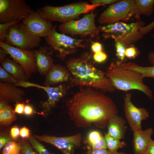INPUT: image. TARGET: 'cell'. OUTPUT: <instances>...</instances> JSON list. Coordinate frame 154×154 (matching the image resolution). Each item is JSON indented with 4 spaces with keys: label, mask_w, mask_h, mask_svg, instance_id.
<instances>
[{
    "label": "cell",
    "mask_w": 154,
    "mask_h": 154,
    "mask_svg": "<svg viewBox=\"0 0 154 154\" xmlns=\"http://www.w3.org/2000/svg\"><path fill=\"white\" fill-rule=\"evenodd\" d=\"M70 119L79 128L93 124L104 128L109 120L117 115L118 110L112 99L90 88L81 89L66 102Z\"/></svg>",
    "instance_id": "1"
},
{
    "label": "cell",
    "mask_w": 154,
    "mask_h": 154,
    "mask_svg": "<svg viewBox=\"0 0 154 154\" xmlns=\"http://www.w3.org/2000/svg\"><path fill=\"white\" fill-rule=\"evenodd\" d=\"M88 56L70 59L66 66L76 85L92 87L104 92H113L115 88L106 73L95 68Z\"/></svg>",
    "instance_id": "2"
},
{
    "label": "cell",
    "mask_w": 154,
    "mask_h": 154,
    "mask_svg": "<svg viewBox=\"0 0 154 154\" xmlns=\"http://www.w3.org/2000/svg\"><path fill=\"white\" fill-rule=\"evenodd\" d=\"M106 73L115 89L125 91L138 90L153 99L152 91L143 82L144 77L137 72L123 68L119 61L112 62Z\"/></svg>",
    "instance_id": "3"
},
{
    "label": "cell",
    "mask_w": 154,
    "mask_h": 154,
    "mask_svg": "<svg viewBox=\"0 0 154 154\" xmlns=\"http://www.w3.org/2000/svg\"><path fill=\"white\" fill-rule=\"evenodd\" d=\"M101 6L104 5H93L86 3L59 6L46 5L38 9L37 11L42 17L49 22L57 21L63 23L74 20L80 15L89 12Z\"/></svg>",
    "instance_id": "4"
},
{
    "label": "cell",
    "mask_w": 154,
    "mask_h": 154,
    "mask_svg": "<svg viewBox=\"0 0 154 154\" xmlns=\"http://www.w3.org/2000/svg\"><path fill=\"white\" fill-rule=\"evenodd\" d=\"M140 15L135 0H123L110 5L101 14L98 21L107 25L120 21H127L133 18L139 19Z\"/></svg>",
    "instance_id": "5"
},
{
    "label": "cell",
    "mask_w": 154,
    "mask_h": 154,
    "mask_svg": "<svg viewBox=\"0 0 154 154\" xmlns=\"http://www.w3.org/2000/svg\"><path fill=\"white\" fill-rule=\"evenodd\" d=\"M141 27L137 22L126 23L119 21L101 27L99 29L103 33L105 38H112L125 46L134 42L143 35L140 31Z\"/></svg>",
    "instance_id": "6"
},
{
    "label": "cell",
    "mask_w": 154,
    "mask_h": 154,
    "mask_svg": "<svg viewBox=\"0 0 154 154\" xmlns=\"http://www.w3.org/2000/svg\"><path fill=\"white\" fill-rule=\"evenodd\" d=\"M56 28V26H54L44 38L48 45L60 59H64L67 55L74 52L78 48L85 47V40L73 38L65 34L58 33Z\"/></svg>",
    "instance_id": "7"
},
{
    "label": "cell",
    "mask_w": 154,
    "mask_h": 154,
    "mask_svg": "<svg viewBox=\"0 0 154 154\" xmlns=\"http://www.w3.org/2000/svg\"><path fill=\"white\" fill-rule=\"evenodd\" d=\"M41 42V38L31 33L20 22L10 28L3 42L12 46L31 50L39 46Z\"/></svg>",
    "instance_id": "8"
},
{
    "label": "cell",
    "mask_w": 154,
    "mask_h": 154,
    "mask_svg": "<svg viewBox=\"0 0 154 154\" xmlns=\"http://www.w3.org/2000/svg\"><path fill=\"white\" fill-rule=\"evenodd\" d=\"M96 15L91 12L85 15L79 20H72L62 23L59 26V29L64 34L95 37L98 35L99 31L95 23Z\"/></svg>",
    "instance_id": "9"
},
{
    "label": "cell",
    "mask_w": 154,
    "mask_h": 154,
    "mask_svg": "<svg viewBox=\"0 0 154 154\" xmlns=\"http://www.w3.org/2000/svg\"><path fill=\"white\" fill-rule=\"evenodd\" d=\"M33 11L24 0H0V23L20 21Z\"/></svg>",
    "instance_id": "10"
},
{
    "label": "cell",
    "mask_w": 154,
    "mask_h": 154,
    "mask_svg": "<svg viewBox=\"0 0 154 154\" xmlns=\"http://www.w3.org/2000/svg\"><path fill=\"white\" fill-rule=\"evenodd\" d=\"M0 46L23 67L28 79L37 72L36 58L32 50H24L12 46L2 41H0Z\"/></svg>",
    "instance_id": "11"
},
{
    "label": "cell",
    "mask_w": 154,
    "mask_h": 154,
    "mask_svg": "<svg viewBox=\"0 0 154 154\" xmlns=\"http://www.w3.org/2000/svg\"><path fill=\"white\" fill-rule=\"evenodd\" d=\"M38 141L51 144L61 151L63 154H74V151L81 145L82 134L78 133L63 137L43 135L34 137Z\"/></svg>",
    "instance_id": "12"
},
{
    "label": "cell",
    "mask_w": 154,
    "mask_h": 154,
    "mask_svg": "<svg viewBox=\"0 0 154 154\" xmlns=\"http://www.w3.org/2000/svg\"><path fill=\"white\" fill-rule=\"evenodd\" d=\"M131 93L124 96V110L125 117L131 130L133 131L142 129L141 121L149 117V113L145 108H138L131 101Z\"/></svg>",
    "instance_id": "13"
},
{
    "label": "cell",
    "mask_w": 154,
    "mask_h": 154,
    "mask_svg": "<svg viewBox=\"0 0 154 154\" xmlns=\"http://www.w3.org/2000/svg\"><path fill=\"white\" fill-rule=\"evenodd\" d=\"M16 86L27 88L34 87L43 89L47 94V100L42 104V106L44 111L48 112L55 107L57 102L65 95L66 90L65 86L60 85L58 86L51 87L43 86L28 81H18L15 84Z\"/></svg>",
    "instance_id": "14"
},
{
    "label": "cell",
    "mask_w": 154,
    "mask_h": 154,
    "mask_svg": "<svg viewBox=\"0 0 154 154\" xmlns=\"http://www.w3.org/2000/svg\"><path fill=\"white\" fill-rule=\"evenodd\" d=\"M22 22L31 33L40 38L46 37L53 27L51 22L34 11L23 19Z\"/></svg>",
    "instance_id": "15"
},
{
    "label": "cell",
    "mask_w": 154,
    "mask_h": 154,
    "mask_svg": "<svg viewBox=\"0 0 154 154\" xmlns=\"http://www.w3.org/2000/svg\"><path fill=\"white\" fill-rule=\"evenodd\" d=\"M32 50L36 58L37 71L40 75H46L54 64L52 57L54 51L46 45Z\"/></svg>",
    "instance_id": "16"
},
{
    "label": "cell",
    "mask_w": 154,
    "mask_h": 154,
    "mask_svg": "<svg viewBox=\"0 0 154 154\" xmlns=\"http://www.w3.org/2000/svg\"><path fill=\"white\" fill-rule=\"evenodd\" d=\"M25 91L14 84L0 82V100L8 103L22 102Z\"/></svg>",
    "instance_id": "17"
},
{
    "label": "cell",
    "mask_w": 154,
    "mask_h": 154,
    "mask_svg": "<svg viewBox=\"0 0 154 154\" xmlns=\"http://www.w3.org/2000/svg\"><path fill=\"white\" fill-rule=\"evenodd\" d=\"M154 133L152 128H149L133 131V145L134 154H144Z\"/></svg>",
    "instance_id": "18"
},
{
    "label": "cell",
    "mask_w": 154,
    "mask_h": 154,
    "mask_svg": "<svg viewBox=\"0 0 154 154\" xmlns=\"http://www.w3.org/2000/svg\"><path fill=\"white\" fill-rule=\"evenodd\" d=\"M68 70L60 65L54 64L46 75L44 84L50 86L67 81L70 76Z\"/></svg>",
    "instance_id": "19"
},
{
    "label": "cell",
    "mask_w": 154,
    "mask_h": 154,
    "mask_svg": "<svg viewBox=\"0 0 154 154\" xmlns=\"http://www.w3.org/2000/svg\"><path fill=\"white\" fill-rule=\"evenodd\" d=\"M126 121L121 117L116 115L110 118L107 123L108 133L120 140L124 137L127 129Z\"/></svg>",
    "instance_id": "20"
},
{
    "label": "cell",
    "mask_w": 154,
    "mask_h": 154,
    "mask_svg": "<svg viewBox=\"0 0 154 154\" xmlns=\"http://www.w3.org/2000/svg\"><path fill=\"white\" fill-rule=\"evenodd\" d=\"M1 66L18 81H28V79L23 67L11 58L7 57Z\"/></svg>",
    "instance_id": "21"
},
{
    "label": "cell",
    "mask_w": 154,
    "mask_h": 154,
    "mask_svg": "<svg viewBox=\"0 0 154 154\" xmlns=\"http://www.w3.org/2000/svg\"><path fill=\"white\" fill-rule=\"evenodd\" d=\"M0 123L5 126L9 125L17 119L12 106L7 102L0 100Z\"/></svg>",
    "instance_id": "22"
},
{
    "label": "cell",
    "mask_w": 154,
    "mask_h": 154,
    "mask_svg": "<svg viewBox=\"0 0 154 154\" xmlns=\"http://www.w3.org/2000/svg\"><path fill=\"white\" fill-rule=\"evenodd\" d=\"M123 68L137 72L145 77L154 78V65L151 66H142L132 62H120Z\"/></svg>",
    "instance_id": "23"
},
{
    "label": "cell",
    "mask_w": 154,
    "mask_h": 154,
    "mask_svg": "<svg viewBox=\"0 0 154 154\" xmlns=\"http://www.w3.org/2000/svg\"><path fill=\"white\" fill-rule=\"evenodd\" d=\"M104 137L105 140L107 149L110 152L113 153L117 151V150L125 147L126 143L123 141H121L109 134L105 133Z\"/></svg>",
    "instance_id": "24"
},
{
    "label": "cell",
    "mask_w": 154,
    "mask_h": 154,
    "mask_svg": "<svg viewBox=\"0 0 154 154\" xmlns=\"http://www.w3.org/2000/svg\"><path fill=\"white\" fill-rule=\"evenodd\" d=\"M140 13L147 16H151L153 13L154 0H135Z\"/></svg>",
    "instance_id": "25"
},
{
    "label": "cell",
    "mask_w": 154,
    "mask_h": 154,
    "mask_svg": "<svg viewBox=\"0 0 154 154\" xmlns=\"http://www.w3.org/2000/svg\"><path fill=\"white\" fill-rule=\"evenodd\" d=\"M21 149V143L11 141L3 147L1 154H20Z\"/></svg>",
    "instance_id": "26"
},
{
    "label": "cell",
    "mask_w": 154,
    "mask_h": 154,
    "mask_svg": "<svg viewBox=\"0 0 154 154\" xmlns=\"http://www.w3.org/2000/svg\"><path fill=\"white\" fill-rule=\"evenodd\" d=\"M28 140L38 154H51L34 137H30L28 139Z\"/></svg>",
    "instance_id": "27"
},
{
    "label": "cell",
    "mask_w": 154,
    "mask_h": 154,
    "mask_svg": "<svg viewBox=\"0 0 154 154\" xmlns=\"http://www.w3.org/2000/svg\"><path fill=\"white\" fill-rule=\"evenodd\" d=\"M103 136L101 133L97 130H93L87 135L85 143L90 147L97 142Z\"/></svg>",
    "instance_id": "28"
},
{
    "label": "cell",
    "mask_w": 154,
    "mask_h": 154,
    "mask_svg": "<svg viewBox=\"0 0 154 154\" xmlns=\"http://www.w3.org/2000/svg\"><path fill=\"white\" fill-rule=\"evenodd\" d=\"M0 82L15 84L18 81L8 72L5 70L1 65L0 66Z\"/></svg>",
    "instance_id": "29"
},
{
    "label": "cell",
    "mask_w": 154,
    "mask_h": 154,
    "mask_svg": "<svg viewBox=\"0 0 154 154\" xmlns=\"http://www.w3.org/2000/svg\"><path fill=\"white\" fill-rule=\"evenodd\" d=\"M14 21L0 24V41L4 42L10 28L13 25L20 22Z\"/></svg>",
    "instance_id": "30"
},
{
    "label": "cell",
    "mask_w": 154,
    "mask_h": 154,
    "mask_svg": "<svg viewBox=\"0 0 154 154\" xmlns=\"http://www.w3.org/2000/svg\"><path fill=\"white\" fill-rule=\"evenodd\" d=\"M116 55L121 62H123L125 58V46L119 41L116 42Z\"/></svg>",
    "instance_id": "31"
},
{
    "label": "cell",
    "mask_w": 154,
    "mask_h": 154,
    "mask_svg": "<svg viewBox=\"0 0 154 154\" xmlns=\"http://www.w3.org/2000/svg\"><path fill=\"white\" fill-rule=\"evenodd\" d=\"M22 154H38L35 152L28 141L23 139L21 142Z\"/></svg>",
    "instance_id": "32"
},
{
    "label": "cell",
    "mask_w": 154,
    "mask_h": 154,
    "mask_svg": "<svg viewBox=\"0 0 154 154\" xmlns=\"http://www.w3.org/2000/svg\"><path fill=\"white\" fill-rule=\"evenodd\" d=\"M125 54L127 58L134 59L139 55V52L136 48L132 46L126 48Z\"/></svg>",
    "instance_id": "33"
},
{
    "label": "cell",
    "mask_w": 154,
    "mask_h": 154,
    "mask_svg": "<svg viewBox=\"0 0 154 154\" xmlns=\"http://www.w3.org/2000/svg\"><path fill=\"white\" fill-rule=\"evenodd\" d=\"M107 56L106 54L103 51H101L94 53L93 58L96 62L101 63L104 62L107 59Z\"/></svg>",
    "instance_id": "34"
},
{
    "label": "cell",
    "mask_w": 154,
    "mask_h": 154,
    "mask_svg": "<svg viewBox=\"0 0 154 154\" xmlns=\"http://www.w3.org/2000/svg\"><path fill=\"white\" fill-rule=\"evenodd\" d=\"M118 1L117 0H92L90 1L91 4L93 5H102L104 6L105 5L113 4Z\"/></svg>",
    "instance_id": "35"
},
{
    "label": "cell",
    "mask_w": 154,
    "mask_h": 154,
    "mask_svg": "<svg viewBox=\"0 0 154 154\" xmlns=\"http://www.w3.org/2000/svg\"><path fill=\"white\" fill-rule=\"evenodd\" d=\"M154 29V20L151 23L145 27H142L140 29V31L143 35H145L151 32Z\"/></svg>",
    "instance_id": "36"
},
{
    "label": "cell",
    "mask_w": 154,
    "mask_h": 154,
    "mask_svg": "<svg viewBox=\"0 0 154 154\" xmlns=\"http://www.w3.org/2000/svg\"><path fill=\"white\" fill-rule=\"evenodd\" d=\"M84 154H112L108 149H104L89 150Z\"/></svg>",
    "instance_id": "37"
},
{
    "label": "cell",
    "mask_w": 154,
    "mask_h": 154,
    "mask_svg": "<svg viewBox=\"0 0 154 154\" xmlns=\"http://www.w3.org/2000/svg\"><path fill=\"white\" fill-rule=\"evenodd\" d=\"M91 49L94 53L102 51L103 47L102 44L98 42H92L91 46Z\"/></svg>",
    "instance_id": "38"
},
{
    "label": "cell",
    "mask_w": 154,
    "mask_h": 154,
    "mask_svg": "<svg viewBox=\"0 0 154 154\" xmlns=\"http://www.w3.org/2000/svg\"><path fill=\"white\" fill-rule=\"evenodd\" d=\"M20 135V130L19 128L17 126L12 127L10 130V135L12 139H17Z\"/></svg>",
    "instance_id": "39"
},
{
    "label": "cell",
    "mask_w": 154,
    "mask_h": 154,
    "mask_svg": "<svg viewBox=\"0 0 154 154\" xmlns=\"http://www.w3.org/2000/svg\"><path fill=\"white\" fill-rule=\"evenodd\" d=\"M25 105L22 102L16 103L14 110L15 112L19 114H24Z\"/></svg>",
    "instance_id": "40"
},
{
    "label": "cell",
    "mask_w": 154,
    "mask_h": 154,
    "mask_svg": "<svg viewBox=\"0 0 154 154\" xmlns=\"http://www.w3.org/2000/svg\"><path fill=\"white\" fill-rule=\"evenodd\" d=\"M12 139L5 136H1L0 137V149H1L9 142L12 141Z\"/></svg>",
    "instance_id": "41"
},
{
    "label": "cell",
    "mask_w": 154,
    "mask_h": 154,
    "mask_svg": "<svg viewBox=\"0 0 154 154\" xmlns=\"http://www.w3.org/2000/svg\"><path fill=\"white\" fill-rule=\"evenodd\" d=\"M20 135L23 139L29 138L30 137V130L25 126L20 129Z\"/></svg>",
    "instance_id": "42"
},
{
    "label": "cell",
    "mask_w": 154,
    "mask_h": 154,
    "mask_svg": "<svg viewBox=\"0 0 154 154\" xmlns=\"http://www.w3.org/2000/svg\"><path fill=\"white\" fill-rule=\"evenodd\" d=\"M144 154H154V141L150 140Z\"/></svg>",
    "instance_id": "43"
},
{
    "label": "cell",
    "mask_w": 154,
    "mask_h": 154,
    "mask_svg": "<svg viewBox=\"0 0 154 154\" xmlns=\"http://www.w3.org/2000/svg\"><path fill=\"white\" fill-rule=\"evenodd\" d=\"M34 112V111L32 106L29 104L25 105L24 110L25 114L28 116H30L33 114Z\"/></svg>",
    "instance_id": "44"
},
{
    "label": "cell",
    "mask_w": 154,
    "mask_h": 154,
    "mask_svg": "<svg viewBox=\"0 0 154 154\" xmlns=\"http://www.w3.org/2000/svg\"><path fill=\"white\" fill-rule=\"evenodd\" d=\"M8 54L1 47L0 48V63L2 64L3 61L7 58Z\"/></svg>",
    "instance_id": "45"
},
{
    "label": "cell",
    "mask_w": 154,
    "mask_h": 154,
    "mask_svg": "<svg viewBox=\"0 0 154 154\" xmlns=\"http://www.w3.org/2000/svg\"><path fill=\"white\" fill-rule=\"evenodd\" d=\"M148 59L150 64L152 65H154V52H150L148 54Z\"/></svg>",
    "instance_id": "46"
},
{
    "label": "cell",
    "mask_w": 154,
    "mask_h": 154,
    "mask_svg": "<svg viewBox=\"0 0 154 154\" xmlns=\"http://www.w3.org/2000/svg\"><path fill=\"white\" fill-rule=\"evenodd\" d=\"M112 154H126L125 152H119L117 151L112 153Z\"/></svg>",
    "instance_id": "47"
}]
</instances>
